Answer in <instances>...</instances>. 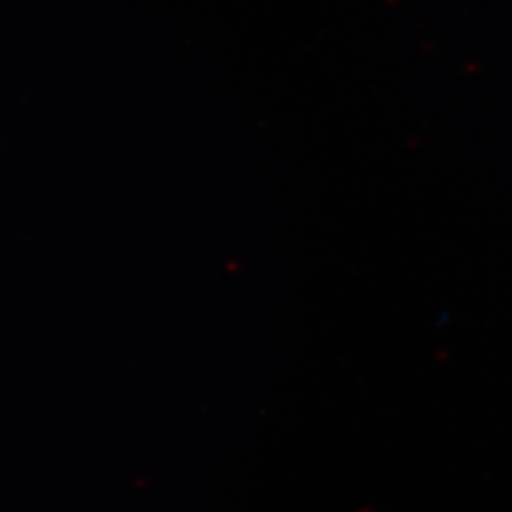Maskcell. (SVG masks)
<instances>
[]
</instances>
